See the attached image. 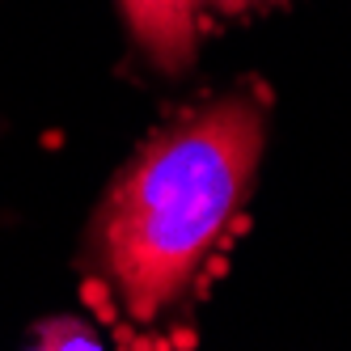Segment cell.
<instances>
[{
    "label": "cell",
    "mask_w": 351,
    "mask_h": 351,
    "mask_svg": "<svg viewBox=\"0 0 351 351\" xmlns=\"http://www.w3.org/2000/svg\"><path fill=\"white\" fill-rule=\"evenodd\" d=\"M123 21L144 51L148 64H157L165 77H178L195 60V0H119Z\"/></svg>",
    "instance_id": "2"
},
{
    "label": "cell",
    "mask_w": 351,
    "mask_h": 351,
    "mask_svg": "<svg viewBox=\"0 0 351 351\" xmlns=\"http://www.w3.org/2000/svg\"><path fill=\"white\" fill-rule=\"evenodd\" d=\"M267 144V102L233 89L157 132L97 204L85 258L136 322H157L241 212Z\"/></svg>",
    "instance_id": "1"
},
{
    "label": "cell",
    "mask_w": 351,
    "mask_h": 351,
    "mask_svg": "<svg viewBox=\"0 0 351 351\" xmlns=\"http://www.w3.org/2000/svg\"><path fill=\"white\" fill-rule=\"evenodd\" d=\"M195 5H208L216 13H254V9H271V5H280V0H195Z\"/></svg>",
    "instance_id": "4"
},
{
    "label": "cell",
    "mask_w": 351,
    "mask_h": 351,
    "mask_svg": "<svg viewBox=\"0 0 351 351\" xmlns=\"http://www.w3.org/2000/svg\"><path fill=\"white\" fill-rule=\"evenodd\" d=\"M34 347H102L97 335L77 317H51L34 330Z\"/></svg>",
    "instance_id": "3"
}]
</instances>
